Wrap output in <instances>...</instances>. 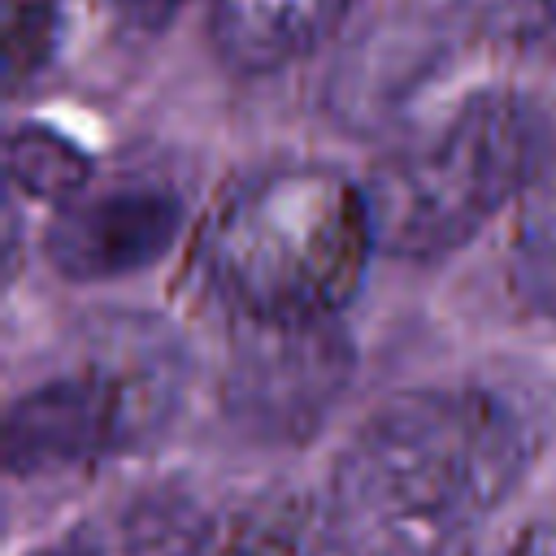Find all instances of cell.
<instances>
[{
    "label": "cell",
    "mask_w": 556,
    "mask_h": 556,
    "mask_svg": "<svg viewBox=\"0 0 556 556\" xmlns=\"http://www.w3.org/2000/svg\"><path fill=\"white\" fill-rule=\"evenodd\" d=\"M113 4H117V13H122L126 26H135V30H161V26H169L178 17V9L187 0H113Z\"/></svg>",
    "instance_id": "5bb4252c"
},
{
    "label": "cell",
    "mask_w": 556,
    "mask_h": 556,
    "mask_svg": "<svg viewBox=\"0 0 556 556\" xmlns=\"http://www.w3.org/2000/svg\"><path fill=\"white\" fill-rule=\"evenodd\" d=\"M443 43L426 26H378L361 43L352 61L334 74V109L352 126H387L395 113H404L413 96H421V83L439 74Z\"/></svg>",
    "instance_id": "ba28073f"
},
{
    "label": "cell",
    "mask_w": 556,
    "mask_h": 556,
    "mask_svg": "<svg viewBox=\"0 0 556 556\" xmlns=\"http://www.w3.org/2000/svg\"><path fill=\"white\" fill-rule=\"evenodd\" d=\"M348 348L321 326H252V348L230 369V408L248 426L291 430L317 421L348 378Z\"/></svg>",
    "instance_id": "8992f818"
},
{
    "label": "cell",
    "mask_w": 556,
    "mask_h": 556,
    "mask_svg": "<svg viewBox=\"0 0 556 556\" xmlns=\"http://www.w3.org/2000/svg\"><path fill=\"white\" fill-rule=\"evenodd\" d=\"M178 391V343L139 321L13 400L4 417V465L9 473H48L130 452L169 421Z\"/></svg>",
    "instance_id": "277c9868"
},
{
    "label": "cell",
    "mask_w": 556,
    "mask_h": 556,
    "mask_svg": "<svg viewBox=\"0 0 556 556\" xmlns=\"http://www.w3.org/2000/svg\"><path fill=\"white\" fill-rule=\"evenodd\" d=\"M213 517L178 491L135 495L87 517L39 556H208Z\"/></svg>",
    "instance_id": "9c48e42d"
},
{
    "label": "cell",
    "mask_w": 556,
    "mask_h": 556,
    "mask_svg": "<svg viewBox=\"0 0 556 556\" xmlns=\"http://www.w3.org/2000/svg\"><path fill=\"white\" fill-rule=\"evenodd\" d=\"M500 556H556V526H530V530H521Z\"/></svg>",
    "instance_id": "2e32d148"
},
{
    "label": "cell",
    "mask_w": 556,
    "mask_h": 556,
    "mask_svg": "<svg viewBox=\"0 0 556 556\" xmlns=\"http://www.w3.org/2000/svg\"><path fill=\"white\" fill-rule=\"evenodd\" d=\"M226 556H295V539L282 526H256L248 539H239Z\"/></svg>",
    "instance_id": "9a60e30c"
},
{
    "label": "cell",
    "mask_w": 556,
    "mask_h": 556,
    "mask_svg": "<svg viewBox=\"0 0 556 556\" xmlns=\"http://www.w3.org/2000/svg\"><path fill=\"white\" fill-rule=\"evenodd\" d=\"M374 248L365 182L330 165H282L217 200L200 269L248 326H321L356 295Z\"/></svg>",
    "instance_id": "7a4b0ae2"
},
{
    "label": "cell",
    "mask_w": 556,
    "mask_h": 556,
    "mask_svg": "<svg viewBox=\"0 0 556 556\" xmlns=\"http://www.w3.org/2000/svg\"><path fill=\"white\" fill-rule=\"evenodd\" d=\"M513 287L539 317L556 321V187L543 191L513 243Z\"/></svg>",
    "instance_id": "8fae6325"
},
{
    "label": "cell",
    "mask_w": 556,
    "mask_h": 556,
    "mask_svg": "<svg viewBox=\"0 0 556 556\" xmlns=\"http://www.w3.org/2000/svg\"><path fill=\"white\" fill-rule=\"evenodd\" d=\"M456 22L500 48L556 43V0H456Z\"/></svg>",
    "instance_id": "7c38bea8"
},
{
    "label": "cell",
    "mask_w": 556,
    "mask_h": 556,
    "mask_svg": "<svg viewBox=\"0 0 556 556\" xmlns=\"http://www.w3.org/2000/svg\"><path fill=\"white\" fill-rule=\"evenodd\" d=\"M352 0H208L217 56L239 74H274L317 52Z\"/></svg>",
    "instance_id": "52a82bcc"
},
{
    "label": "cell",
    "mask_w": 556,
    "mask_h": 556,
    "mask_svg": "<svg viewBox=\"0 0 556 556\" xmlns=\"http://www.w3.org/2000/svg\"><path fill=\"white\" fill-rule=\"evenodd\" d=\"M552 143V117L530 96H469L430 139L395 148L369 169L378 252L400 261L456 252L543 174Z\"/></svg>",
    "instance_id": "3957f363"
},
{
    "label": "cell",
    "mask_w": 556,
    "mask_h": 556,
    "mask_svg": "<svg viewBox=\"0 0 556 556\" xmlns=\"http://www.w3.org/2000/svg\"><path fill=\"white\" fill-rule=\"evenodd\" d=\"M182 230V195L161 182H113L56 204L43 230L48 265L70 282H109L156 265Z\"/></svg>",
    "instance_id": "5b68a950"
},
{
    "label": "cell",
    "mask_w": 556,
    "mask_h": 556,
    "mask_svg": "<svg viewBox=\"0 0 556 556\" xmlns=\"http://www.w3.org/2000/svg\"><path fill=\"white\" fill-rule=\"evenodd\" d=\"M4 165H9L13 187H22L35 200H52V204H65L70 195H78L87 187V174H91L83 148L56 130H43V126L13 130Z\"/></svg>",
    "instance_id": "30bf717a"
},
{
    "label": "cell",
    "mask_w": 556,
    "mask_h": 556,
    "mask_svg": "<svg viewBox=\"0 0 556 556\" xmlns=\"http://www.w3.org/2000/svg\"><path fill=\"white\" fill-rule=\"evenodd\" d=\"M521 417L478 387L387 400L330 478V534L343 556H452L521 482Z\"/></svg>",
    "instance_id": "6da1fadb"
},
{
    "label": "cell",
    "mask_w": 556,
    "mask_h": 556,
    "mask_svg": "<svg viewBox=\"0 0 556 556\" xmlns=\"http://www.w3.org/2000/svg\"><path fill=\"white\" fill-rule=\"evenodd\" d=\"M4 56L9 83H22L43 70L61 30V0H4Z\"/></svg>",
    "instance_id": "4fadbf2b"
}]
</instances>
